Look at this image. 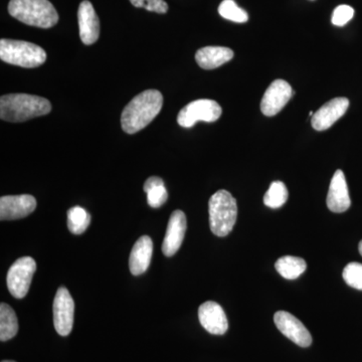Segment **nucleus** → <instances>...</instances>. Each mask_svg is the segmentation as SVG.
Segmentation results:
<instances>
[{"instance_id": "f257e3e1", "label": "nucleus", "mask_w": 362, "mask_h": 362, "mask_svg": "<svg viewBox=\"0 0 362 362\" xmlns=\"http://www.w3.org/2000/svg\"><path fill=\"white\" fill-rule=\"evenodd\" d=\"M162 105L163 96L157 90H146L133 98L121 115L124 132L135 134L144 129L158 115Z\"/></svg>"}, {"instance_id": "f03ea898", "label": "nucleus", "mask_w": 362, "mask_h": 362, "mask_svg": "<svg viewBox=\"0 0 362 362\" xmlns=\"http://www.w3.org/2000/svg\"><path fill=\"white\" fill-rule=\"evenodd\" d=\"M51 111V102L35 95L8 94L0 98V118L7 122H25Z\"/></svg>"}, {"instance_id": "7ed1b4c3", "label": "nucleus", "mask_w": 362, "mask_h": 362, "mask_svg": "<svg viewBox=\"0 0 362 362\" xmlns=\"http://www.w3.org/2000/svg\"><path fill=\"white\" fill-rule=\"evenodd\" d=\"M8 13L28 25L52 28L58 23L59 14L49 0H11Z\"/></svg>"}, {"instance_id": "20e7f679", "label": "nucleus", "mask_w": 362, "mask_h": 362, "mask_svg": "<svg viewBox=\"0 0 362 362\" xmlns=\"http://www.w3.org/2000/svg\"><path fill=\"white\" fill-rule=\"evenodd\" d=\"M209 214L211 232L218 237H226L237 221V201L226 190H218L209 199Z\"/></svg>"}, {"instance_id": "39448f33", "label": "nucleus", "mask_w": 362, "mask_h": 362, "mask_svg": "<svg viewBox=\"0 0 362 362\" xmlns=\"http://www.w3.org/2000/svg\"><path fill=\"white\" fill-rule=\"evenodd\" d=\"M0 59L4 63L23 66L37 68L47 61V52L40 45L23 40H0Z\"/></svg>"}, {"instance_id": "423d86ee", "label": "nucleus", "mask_w": 362, "mask_h": 362, "mask_svg": "<svg viewBox=\"0 0 362 362\" xmlns=\"http://www.w3.org/2000/svg\"><path fill=\"white\" fill-rule=\"evenodd\" d=\"M223 109L218 102L214 100H195L181 109L177 116V123L181 127L192 128L199 121L211 123L220 119Z\"/></svg>"}, {"instance_id": "0eeeda50", "label": "nucleus", "mask_w": 362, "mask_h": 362, "mask_svg": "<svg viewBox=\"0 0 362 362\" xmlns=\"http://www.w3.org/2000/svg\"><path fill=\"white\" fill-rule=\"evenodd\" d=\"M35 271L37 263L32 257H23L14 262L6 276L7 288L14 298L23 299L26 296Z\"/></svg>"}, {"instance_id": "6e6552de", "label": "nucleus", "mask_w": 362, "mask_h": 362, "mask_svg": "<svg viewBox=\"0 0 362 362\" xmlns=\"http://www.w3.org/2000/svg\"><path fill=\"white\" fill-rule=\"evenodd\" d=\"M75 303L70 292L59 287L54 300V325L61 337H68L74 325Z\"/></svg>"}, {"instance_id": "1a4fd4ad", "label": "nucleus", "mask_w": 362, "mask_h": 362, "mask_svg": "<svg viewBox=\"0 0 362 362\" xmlns=\"http://www.w3.org/2000/svg\"><path fill=\"white\" fill-rule=\"evenodd\" d=\"M292 87L284 80H275L267 89L261 102V111L264 115L272 117L282 111L291 99Z\"/></svg>"}, {"instance_id": "9d476101", "label": "nucleus", "mask_w": 362, "mask_h": 362, "mask_svg": "<svg viewBox=\"0 0 362 362\" xmlns=\"http://www.w3.org/2000/svg\"><path fill=\"white\" fill-rule=\"evenodd\" d=\"M274 322L280 332L301 347L310 346L312 337L303 323L289 312L279 311L274 315Z\"/></svg>"}, {"instance_id": "9b49d317", "label": "nucleus", "mask_w": 362, "mask_h": 362, "mask_svg": "<svg viewBox=\"0 0 362 362\" xmlns=\"http://www.w3.org/2000/svg\"><path fill=\"white\" fill-rule=\"evenodd\" d=\"M37 209V199L30 194L6 195L0 199V220L25 218Z\"/></svg>"}, {"instance_id": "f8f14e48", "label": "nucleus", "mask_w": 362, "mask_h": 362, "mask_svg": "<svg viewBox=\"0 0 362 362\" xmlns=\"http://www.w3.org/2000/svg\"><path fill=\"white\" fill-rule=\"evenodd\" d=\"M349 107V100L347 98H335L331 100L312 116V126L317 131L329 129L333 124L346 113Z\"/></svg>"}, {"instance_id": "ddd939ff", "label": "nucleus", "mask_w": 362, "mask_h": 362, "mask_svg": "<svg viewBox=\"0 0 362 362\" xmlns=\"http://www.w3.org/2000/svg\"><path fill=\"white\" fill-rule=\"evenodd\" d=\"M187 232V216L183 211H173L169 218L165 238L162 244V252L166 257H173L182 245Z\"/></svg>"}, {"instance_id": "4468645a", "label": "nucleus", "mask_w": 362, "mask_h": 362, "mask_svg": "<svg viewBox=\"0 0 362 362\" xmlns=\"http://www.w3.org/2000/svg\"><path fill=\"white\" fill-rule=\"evenodd\" d=\"M199 318L202 327L211 334L223 335L228 329L225 311L216 302L207 301L202 304L199 309Z\"/></svg>"}, {"instance_id": "2eb2a0df", "label": "nucleus", "mask_w": 362, "mask_h": 362, "mask_svg": "<svg viewBox=\"0 0 362 362\" xmlns=\"http://www.w3.org/2000/svg\"><path fill=\"white\" fill-rule=\"evenodd\" d=\"M78 30L83 44H95L99 39L100 21L94 6L88 0L81 2L78 9Z\"/></svg>"}, {"instance_id": "dca6fc26", "label": "nucleus", "mask_w": 362, "mask_h": 362, "mask_svg": "<svg viewBox=\"0 0 362 362\" xmlns=\"http://www.w3.org/2000/svg\"><path fill=\"white\" fill-rule=\"evenodd\" d=\"M326 204L332 213L337 214L344 213L351 206L349 187L342 170H337L331 180Z\"/></svg>"}, {"instance_id": "f3484780", "label": "nucleus", "mask_w": 362, "mask_h": 362, "mask_svg": "<svg viewBox=\"0 0 362 362\" xmlns=\"http://www.w3.org/2000/svg\"><path fill=\"white\" fill-rule=\"evenodd\" d=\"M152 252L153 243L151 238L142 235L135 243L130 254L129 268L133 275L139 276L147 271L151 262Z\"/></svg>"}, {"instance_id": "a211bd4d", "label": "nucleus", "mask_w": 362, "mask_h": 362, "mask_svg": "<svg viewBox=\"0 0 362 362\" xmlns=\"http://www.w3.org/2000/svg\"><path fill=\"white\" fill-rule=\"evenodd\" d=\"M233 58V52L225 47H204L195 54V61L204 70H214Z\"/></svg>"}, {"instance_id": "6ab92c4d", "label": "nucleus", "mask_w": 362, "mask_h": 362, "mask_svg": "<svg viewBox=\"0 0 362 362\" xmlns=\"http://www.w3.org/2000/svg\"><path fill=\"white\" fill-rule=\"evenodd\" d=\"M143 189L147 194V202L152 209H158L168 201V190L164 181L158 176H151L145 181Z\"/></svg>"}, {"instance_id": "aec40b11", "label": "nucleus", "mask_w": 362, "mask_h": 362, "mask_svg": "<svg viewBox=\"0 0 362 362\" xmlns=\"http://www.w3.org/2000/svg\"><path fill=\"white\" fill-rule=\"evenodd\" d=\"M275 268L283 278L295 280L306 271L307 264L302 258L285 256L276 262Z\"/></svg>"}, {"instance_id": "412c9836", "label": "nucleus", "mask_w": 362, "mask_h": 362, "mask_svg": "<svg viewBox=\"0 0 362 362\" xmlns=\"http://www.w3.org/2000/svg\"><path fill=\"white\" fill-rule=\"evenodd\" d=\"M18 320L16 312L8 304L0 305V340L11 339L18 334Z\"/></svg>"}, {"instance_id": "4be33fe9", "label": "nucleus", "mask_w": 362, "mask_h": 362, "mask_svg": "<svg viewBox=\"0 0 362 362\" xmlns=\"http://www.w3.org/2000/svg\"><path fill=\"white\" fill-rule=\"evenodd\" d=\"M90 223V214L81 206L71 207L68 211V228L74 235H82Z\"/></svg>"}, {"instance_id": "5701e85b", "label": "nucleus", "mask_w": 362, "mask_h": 362, "mask_svg": "<svg viewBox=\"0 0 362 362\" xmlns=\"http://www.w3.org/2000/svg\"><path fill=\"white\" fill-rule=\"evenodd\" d=\"M288 189L282 181H274L271 183L268 192L264 197V204L271 209H280L288 199Z\"/></svg>"}, {"instance_id": "b1692460", "label": "nucleus", "mask_w": 362, "mask_h": 362, "mask_svg": "<svg viewBox=\"0 0 362 362\" xmlns=\"http://www.w3.org/2000/svg\"><path fill=\"white\" fill-rule=\"evenodd\" d=\"M218 13L221 18L233 23H244L249 21L246 11L240 8L233 0H223L218 6Z\"/></svg>"}, {"instance_id": "393cba45", "label": "nucleus", "mask_w": 362, "mask_h": 362, "mask_svg": "<svg viewBox=\"0 0 362 362\" xmlns=\"http://www.w3.org/2000/svg\"><path fill=\"white\" fill-rule=\"evenodd\" d=\"M345 283L356 290H362V264L349 263L343 270Z\"/></svg>"}, {"instance_id": "a878e982", "label": "nucleus", "mask_w": 362, "mask_h": 362, "mask_svg": "<svg viewBox=\"0 0 362 362\" xmlns=\"http://www.w3.org/2000/svg\"><path fill=\"white\" fill-rule=\"evenodd\" d=\"M131 4L137 8H145L157 13H166L168 4L164 0H130Z\"/></svg>"}, {"instance_id": "bb28decb", "label": "nucleus", "mask_w": 362, "mask_h": 362, "mask_svg": "<svg viewBox=\"0 0 362 362\" xmlns=\"http://www.w3.org/2000/svg\"><path fill=\"white\" fill-rule=\"evenodd\" d=\"M354 9L351 6L342 4L334 9L332 14V23L337 26L346 25L349 21L354 18Z\"/></svg>"}, {"instance_id": "cd10ccee", "label": "nucleus", "mask_w": 362, "mask_h": 362, "mask_svg": "<svg viewBox=\"0 0 362 362\" xmlns=\"http://www.w3.org/2000/svg\"><path fill=\"white\" fill-rule=\"evenodd\" d=\"M358 250H359V252H361V255L362 256V240L361 243H359Z\"/></svg>"}, {"instance_id": "c85d7f7f", "label": "nucleus", "mask_w": 362, "mask_h": 362, "mask_svg": "<svg viewBox=\"0 0 362 362\" xmlns=\"http://www.w3.org/2000/svg\"><path fill=\"white\" fill-rule=\"evenodd\" d=\"M1 362H16V361H1Z\"/></svg>"}]
</instances>
